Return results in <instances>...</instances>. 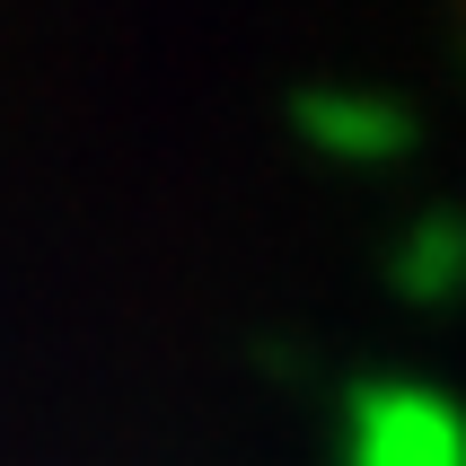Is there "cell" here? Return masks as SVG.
Listing matches in <instances>:
<instances>
[{"label":"cell","mask_w":466,"mask_h":466,"mask_svg":"<svg viewBox=\"0 0 466 466\" xmlns=\"http://www.w3.org/2000/svg\"><path fill=\"white\" fill-rule=\"evenodd\" d=\"M361 466H458V414L422 388H370L352 422Z\"/></svg>","instance_id":"obj_1"}]
</instances>
